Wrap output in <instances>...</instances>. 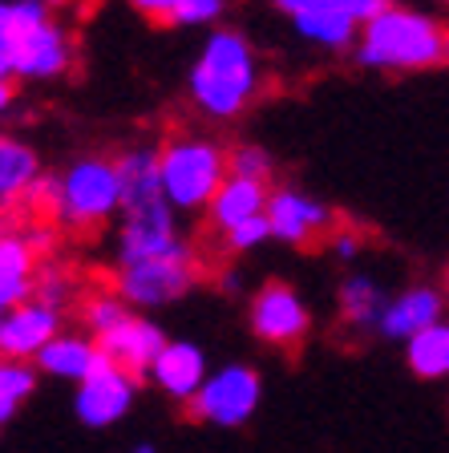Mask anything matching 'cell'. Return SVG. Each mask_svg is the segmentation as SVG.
<instances>
[{
    "mask_svg": "<svg viewBox=\"0 0 449 453\" xmlns=\"http://www.w3.org/2000/svg\"><path fill=\"white\" fill-rule=\"evenodd\" d=\"M263 65L252 37L235 25H211L203 49L190 61L187 97L206 122H235L244 118L263 94Z\"/></svg>",
    "mask_w": 449,
    "mask_h": 453,
    "instance_id": "1",
    "label": "cell"
},
{
    "mask_svg": "<svg viewBox=\"0 0 449 453\" xmlns=\"http://www.w3.org/2000/svg\"><path fill=\"white\" fill-rule=\"evenodd\" d=\"M348 53L368 73H433L449 61V33L437 12L393 0L356 28Z\"/></svg>",
    "mask_w": 449,
    "mask_h": 453,
    "instance_id": "2",
    "label": "cell"
},
{
    "mask_svg": "<svg viewBox=\"0 0 449 453\" xmlns=\"http://www.w3.org/2000/svg\"><path fill=\"white\" fill-rule=\"evenodd\" d=\"M154 150H159L162 198L178 215H203L206 198L215 195V187L227 174V146L211 134L182 130L159 142Z\"/></svg>",
    "mask_w": 449,
    "mask_h": 453,
    "instance_id": "3",
    "label": "cell"
},
{
    "mask_svg": "<svg viewBox=\"0 0 449 453\" xmlns=\"http://www.w3.org/2000/svg\"><path fill=\"white\" fill-rule=\"evenodd\" d=\"M118 170L105 154H81L53 179V207L49 219L66 231H102L118 215Z\"/></svg>",
    "mask_w": 449,
    "mask_h": 453,
    "instance_id": "4",
    "label": "cell"
},
{
    "mask_svg": "<svg viewBox=\"0 0 449 453\" xmlns=\"http://www.w3.org/2000/svg\"><path fill=\"white\" fill-rule=\"evenodd\" d=\"M203 280V264L198 251H178V255H154V259H130L118 264L110 275V288L126 300L134 311H159L170 303L187 300Z\"/></svg>",
    "mask_w": 449,
    "mask_h": 453,
    "instance_id": "5",
    "label": "cell"
},
{
    "mask_svg": "<svg viewBox=\"0 0 449 453\" xmlns=\"http://www.w3.org/2000/svg\"><path fill=\"white\" fill-rule=\"evenodd\" d=\"M263 405V377L252 365H223L206 368V377L198 380V388L182 401L187 417L206 429H244L255 421Z\"/></svg>",
    "mask_w": 449,
    "mask_h": 453,
    "instance_id": "6",
    "label": "cell"
},
{
    "mask_svg": "<svg viewBox=\"0 0 449 453\" xmlns=\"http://www.w3.org/2000/svg\"><path fill=\"white\" fill-rule=\"evenodd\" d=\"M118 235H113V264L130 259H154V255H178L190 251V239L182 231V215L166 198H150L134 207H118Z\"/></svg>",
    "mask_w": 449,
    "mask_h": 453,
    "instance_id": "7",
    "label": "cell"
},
{
    "mask_svg": "<svg viewBox=\"0 0 449 453\" xmlns=\"http://www.w3.org/2000/svg\"><path fill=\"white\" fill-rule=\"evenodd\" d=\"M77 61V41L61 20L49 12L37 25L17 28L9 41V77L28 85H45L66 77Z\"/></svg>",
    "mask_w": 449,
    "mask_h": 453,
    "instance_id": "8",
    "label": "cell"
},
{
    "mask_svg": "<svg viewBox=\"0 0 449 453\" xmlns=\"http://www.w3.org/2000/svg\"><path fill=\"white\" fill-rule=\"evenodd\" d=\"M247 324H252V336L259 344L296 352L304 349V340L312 332V308L288 280H263L247 303Z\"/></svg>",
    "mask_w": 449,
    "mask_h": 453,
    "instance_id": "9",
    "label": "cell"
},
{
    "mask_svg": "<svg viewBox=\"0 0 449 453\" xmlns=\"http://www.w3.org/2000/svg\"><path fill=\"white\" fill-rule=\"evenodd\" d=\"M138 388H142V377H134L122 365L102 357L77 380V393H74L77 425H85V429H113L118 421L130 417L134 401H138Z\"/></svg>",
    "mask_w": 449,
    "mask_h": 453,
    "instance_id": "10",
    "label": "cell"
},
{
    "mask_svg": "<svg viewBox=\"0 0 449 453\" xmlns=\"http://www.w3.org/2000/svg\"><path fill=\"white\" fill-rule=\"evenodd\" d=\"M263 219H267V235L288 247H308L312 239L328 235L337 226V211L304 187H267Z\"/></svg>",
    "mask_w": 449,
    "mask_h": 453,
    "instance_id": "11",
    "label": "cell"
},
{
    "mask_svg": "<svg viewBox=\"0 0 449 453\" xmlns=\"http://www.w3.org/2000/svg\"><path fill=\"white\" fill-rule=\"evenodd\" d=\"M97 349L105 360L122 365L134 377H146V365L154 360V352L166 344V328L159 320H150V311H126L118 324H110L105 332H97Z\"/></svg>",
    "mask_w": 449,
    "mask_h": 453,
    "instance_id": "12",
    "label": "cell"
},
{
    "mask_svg": "<svg viewBox=\"0 0 449 453\" xmlns=\"http://www.w3.org/2000/svg\"><path fill=\"white\" fill-rule=\"evenodd\" d=\"M433 320H445V292H441L437 283H409L401 292L384 296L373 332L381 340L401 344L409 332L425 328V324H433Z\"/></svg>",
    "mask_w": 449,
    "mask_h": 453,
    "instance_id": "13",
    "label": "cell"
},
{
    "mask_svg": "<svg viewBox=\"0 0 449 453\" xmlns=\"http://www.w3.org/2000/svg\"><path fill=\"white\" fill-rule=\"evenodd\" d=\"M57 328H61V308L37 300V296H25L0 311V357L33 360Z\"/></svg>",
    "mask_w": 449,
    "mask_h": 453,
    "instance_id": "14",
    "label": "cell"
},
{
    "mask_svg": "<svg viewBox=\"0 0 449 453\" xmlns=\"http://www.w3.org/2000/svg\"><path fill=\"white\" fill-rule=\"evenodd\" d=\"M206 352L198 349L195 340H170L154 352V360L146 365V377L150 385L159 388L162 396H170L174 405H182L190 393L198 388V380L206 377Z\"/></svg>",
    "mask_w": 449,
    "mask_h": 453,
    "instance_id": "15",
    "label": "cell"
},
{
    "mask_svg": "<svg viewBox=\"0 0 449 453\" xmlns=\"http://www.w3.org/2000/svg\"><path fill=\"white\" fill-rule=\"evenodd\" d=\"M288 25L304 45L320 49V53H348L356 41V28H360L344 0H316L304 12L288 17Z\"/></svg>",
    "mask_w": 449,
    "mask_h": 453,
    "instance_id": "16",
    "label": "cell"
},
{
    "mask_svg": "<svg viewBox=\"0 0 449 453\" xmlns=\"http://www.w3.org/2000/svg\"><path fill=\"white\" fill-rule=\"evenodd\" d=\"M97 360H102V349H97V340L89 336V332L57 328L53 336L37 349L33 368L45 372V377H53V380H69V385H77V380H81Z\"/></svg>",
    "mask_w": 449,
    "mask_h": 453,
    "instance_id": "17",
    "label": "cell"
},
{
    "mask_svg": "<svg viewBox=\"0 0 449 453\" xmlns=\"http://www.w3.org/2000/svg\"><path fill=\"white\" fill-rule=\"evenodd\" d=\"M267 187H272V182L244 179V174H231V170H227L223 182H219L215 195L206 198V207H203L211 231H227V226L239 223V219L259 215V211H263V198H267Z\"/></svg>",
    "mask_w": 449,
    "mask_h": 453,
    "instance_id": "18",
    "label": "cell"
},
{
    "mask_svg": "<svg viewBox=\"0 0 449 453\" xmlns=\"http://www.w3.org/2000/svg\"><path fill=\"white\" fill-rule=\"evenodd\" d=\"M113 170H118V207H134V203H150V198H162L159 187V150L138 142V146H126L122 154H113Z\"/></svg>",
    "mask_w": 449,
    "mask_h": 453,
    "instance_id": "19",
    "label": "cell"
},
{
    "mask_svg": "<svg viewBox=\"0 0 449 453\" xmlns=\"http://www.w3.org/2000/svg\"><path fill=\"white\" fill-rule=\"evenodd\" d=\"M37 264H41V255L28 247L25 235L0 226V303H4V308L25 300V296H33Z\"/></svg>",
    "mask_w": 449,
    "mask_h": 453,
    "instance_id": "20",
    "label": "cell"
},
{
    "mask_svg": "<svg viewBox=\"0 0 449 453\" xmlns=\"http://www.w3.org/2000/svg\"><path fill=\"white\" fill-rule=\"evenodd\" d=\"M41 154L33 142L17 138V134L0 130V211H9L20 203V195L28 190V182L41 174Z\"/></svg>",
    "mask_w": 449,
    "mask_h": 453,
    "instance_id": "21",
    "label": "cell"
},
{
    "mask_svg": "<svg viewBox=\"0 0 449 453\" xmlns=\"http://www.w3.org/2000/svg\"><path fill=\"white\" fill-rule=\"evenodd\" d=\"M401 344H405V365H409L413 377H422V380L449 377V324L445 320H433L425 328L409 332Z\"/></svg>",
    "mask_w": 449,
    "mask_h": 453,
    "instance_id": "22",
    "label": "cell"
},
{
    "mask_svg": "<svg viewBox=\"0 0 449 453\" xmlns=\"http://www.w3.org/2000/svg\"><path fill=\"white\" fill-rule=\"evenodd\" d=\"M384 283L376 280V275L368 272H352L340 280V320L348 324V328H373L376 316H381V303H384Z\"/></svg>",
    "mask_w": 449,
    "mask_h": 453,
    "instance_id": "23",
    "label": "cell"
},
{
    "mask_svg": "<svg viewBox=\"0 0 449 453\" xmlns=\"http://www.w3.org/2000/svg\"><path fill=\"white\" fill-rule=\"evenodd\" d=\"M33 393H37V368H33V360L0 357V429L28 405Z\"/></svg>",
    "mask_w": 449,
    "mask_h": 453,
    "instance_id": "24",
    "label": "cell"
},
{
    "mask_svg": "<svg viewBox=\"0 0 449 453\" xmlns=\"http://www.w3.org/2000/svg\"><path fill=\"white\" fill-rule=\"evenodd\" d=\"M126 300L113 288H94V292H85V296H77V316H81V324H85V332L89 336H97V332H105L110 324H118L126 316Z\"/></svg>",
    "mask_w": 449,
    "mask_h": 453,
    "instance_id": "25",
    "label": "cell"
},
{
    "mask_svg": "<svg viewBox=\"0 0 449 453\" xmlns=\"http://www.w3.org/2000/svg\"><path fill=\"white\" fill-rule=\"evenodd\" d=\"M33 296L45 303H53V308H66V303H74L77 296H81V283H77L74 267L66 264H45L41 259L37 264V280H33Z\"/></svg>",
    "mask_w": 449,
    "mask_h": 453,
    "instance_id": "26",
    "label": "cell"
},
{
    "mask_svg": "<svg viewBox=\"0 0 449 453\" xmlns=\"http://www.w3.org/2000/svg\"><path fill=\"white\" fill-rule=\"evenodd\" d=\"M227 170L231 174H244V179H259V182H272L275 179V158L267 146L259 142H239L227 150Z\"/></svg>",
    "mask_w": 449,
    "mask_h": 453,
    "instance_id": "27",
    "label": "cell"
},
{
    "mask_svg": "<svg viewBox=\"0 0 449 453\" xmlns=\"http://www.w3.org/2000/svg\"><path fill=\"white\" fill-rule=\"evenodd\" d=\"M219 239H223L227 255H247V251H255V247H263L272 235H267V219H263V211H259V215H247V219H239V223H231L227 231H219Z\"/></svg>",
    "mask_w": 449,
    "mask_h": 453,
    "instance_id": "28",
    "label": "cell"
},
{
    "mask_svg": "<svg viewBox=\"0 0 449 453\" xmlns=\"http://www.w3.org/2000/svg\"><path fill=\"white\" fill-rule=\"evenodd\" d=\"M231 0H178L174 12H170V25L174 28H211L227 17Z\"/></svg>",
    "mask_w": 449,
    "mask_h": 453,
    "instance_id": "29",
    "label": "cell"
},
{
    "mask_svg": "<svg viewBox=\"0 0 449 453\" xmlns=\"http://www.w3.org/2000/svg\"><path fill=\"white\" fill-rule=\"evenodd\" d=\"M328 251L337 255L340 264H356L360 259V251H365V235L360 231H348V226H332V235H328Z\"/></svg>",
    "mask_w": 449,
    "mask_h": 453,
    "instance_id": "30",
    "label": "cell"
},
{
    "mask_svg": "<svg viewBox=\"0 0 449 453\" xmlns=\"http://www.w3.org/2000/svg\"><path fill=\"white\" fill-rule=\"evenodd\" d=\"M178 0H126V9H134L142 20H150V25H162L170 28V12H174Z\"/></svg>",
    "mask_w": 449,
    "mask_h": 453,
    "instance_id": "31",
    "label": "cell"
},
{
    "mask_svg": "<svg viewBox=\"0 0 449 453\" xmlns=\"http://www.w3.org/2000/svg\"><path fill=\"white\" fill-rule=\"evenodd\" d=\"M20 235L28 239V247H33L37 255H49V251L57 247V226H53V223H41V219L28 226V231H20Z\"/></svg>",
    "mask_w": 449,
    "mask_h": 453,
    "instance_id": "32",
    "label": "cell"
},
{
    "mask_svg": "<svg viewBox=\"0 0 449 453\" xmlns=\"http://www.w3.org/2000/svg\"><path fill=\"white\" fill-rule=\"evenodd\" d=\"M348 4V12L356 17V25H365L368 17H376V12L384 9V4H393V0H344Z\"/></svg>",
    "mask_w": 449,
    "mask_h": 453,
    "instance_id": "33",
    "label": "cell"
},
{
    "mask_svg": "<svg viewBox=\"0 0 449 453\" xmlns=\"http://www.w3.org/2000/svg\"><path fill=\"white\" fill-rule=\"evenodd\" d=\"M17 110V81L12 77H0V122Z\"/></svg>",
    "mask_w": 449,
    "mask_h": 453,
    "instance_id": "34",
    "label": "cell"
},
{
    "mask_svg": "<svg viewBox=\"0 0 449 453\" xmlns=\"http://www.w3.org/2000/svg\"><path fill=\"white\" fill-rule=\"evenodd\" d=\"M12 25H9V0H0V57H9Z\"/></svg>",
    "mask_w": 449,
    "mask_h": 453,
    "instance_id": "35",
    "label": "cell"
},
{
    "mask_svg": "<svg viewBox=\"0 0 449 453\" xmlns=\"http://www.w3.org/2000/svg\"><path fill=\"white\" fill-rule=\"evenodd\" d=\"M219 288H223V292H239V288H244V275L235 272V267H223V275H219Z\"/></svg>",
    "mask_w": 449,
    "mask_h": 453,
    "instance_id": "36",
    "label": "cell"
},
{
    "mask_svg": "<svg viewBox=\"0 0 449 453\" xmlns=\"http://www.w3.org/2000/svg\"><path fill=\"white\" fill-rule=\"evenodd\" d=\"M154 449H159L154 441H134V453H154Z\"/></svg>",
    "mask_w": 449,
    "mask_h": 453,
    "instance_id": "37",
    "label": "cell"
},
{
    "mask_svg": "<svg viewBox=\"0 0 449 453\" xmlns=\"http://www.w3.org/2000/svg\"><path fill=\"white\" fill-rule=\"evenodd\" d=\"M49 9H66V4H74V0H45Z\"/></svg>",
    "mask_w": 449,
    "mask_h": 453,
    "instance_id": "38",
    "label": "cell"
},
{
    "mask_svg": "<svg viewBox=\"0 0 449 453\" xmlns=\"http://www.w3.org/2000/svg\"><path fill=\"white\" fill-rule=\"evenodd\" d=\"M433 4H449V0H433Z\"/></svg>",
    "mask_w": 449,
    "mask_h": 453,
    "instance_id": "39",
    "label": "cell"
},
{
    "mask_svg": "<svg viewBox=\"0 0 449 453\" xmlns=\"http://www.w3.org/2000/svg\"><path fill=\"white\" fill-rule=\"evenodd\" d=\"M0 311H4V303H0Z\"/></svg>",
    "mask_w": 449,
    "mask_h": 453,
    "instance_id": "40",
    "label": "cell"
}]
</instances>
